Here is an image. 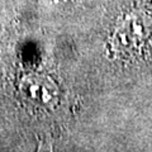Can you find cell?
Returning a JSON list of instances; mask_svg holds the SVG:
<instances>
[{"label":"cell","instance_id":"6da1fadb","mask_svg":"<svg viewBox=\"0 0 152 152\" xmlns=\"http://www.w3.org/2000/svg\"><path fill=\"white\" fill-rule=\"evenodd\" d=\"M152 42V19L142 12L132 13L123 19L110 38V50L119 57L142 55Z\"/></svg>","mask_w":152,"mask_h":152},{"label":"cell","instance_id":"7a4b0ae2","mask_svg":"<svg viewBox=\"0 0 152 152\" xmlns=\"http://www.w3.org/2000/svg\"><path fill=\"white\" fill-rule=\"evenodd\" d=\"M19 93L31 105L41 109H53L60 102V88L55 80L42 74H27L19 81Z\"/></svg>","mask_w":152,"mask_h":152}]
</instances>
